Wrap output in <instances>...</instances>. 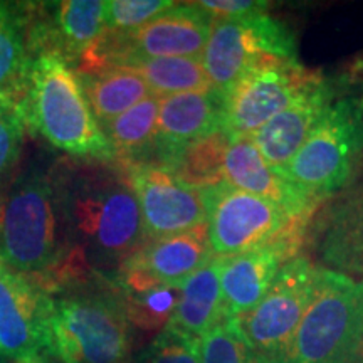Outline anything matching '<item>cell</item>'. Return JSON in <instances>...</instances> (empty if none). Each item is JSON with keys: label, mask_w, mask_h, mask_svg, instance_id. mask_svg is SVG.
<instances>
[{"label": "cell", "mask_w": 363, "mask_h": 363, "mask_svg": "<svg viewBox=\"0 0 363 363\" xmlns=\"http://www.w3.org/2000/svg\"><path fill=\"white\" fill-rule=\"evenodd\" d=\"M174 6L170 0H111L106 9L108 30H131L147 24L167 9Z\"/></svg>", "instance_id": "obj_29"}, {"label": "cell", "mask_w": 363, "mask_h": 363, "mask_svg": "<svg viewBox=\"0 0 363 363\" xmlns=\"http://www.w3.org/2000/svg\"><path fill=\"white\" fill-rule=\"evenodd\" d=\"M106 9L108 2L103 0L33 4L30 54L59 52L72 65L106 30Z\"/></svg>", "instance_id": "obj_13"}, {"label": "cell", "mask_w": 363, "mask_h": 363, "mask_svg": "<svg viewBox=\"0 0 363 363\" xmlns=\"http://www.w3.org/2000/svg\"><path fill=\"white\" fill-rule=\"evenodd\" d=\"M201 363H257L238 321L227 318L201 338Z\"/></svg>", "instance_id": "obj_27"}, {"label": "cell", "mask_w": 363, "mask_h": 363, "mask_svg": "<svg viewBox=\"0 0 363 363\" xmlns=\"http://www.w3.org/2000/svg\"><path fill=\"white\" fill-rule=\"evenodd\" d=\"M222 257L216 256L180 286V299L167 326L201 340L225 320L220 288Z\"/></svg>", "instance_id": "obj_19"}, {"label": "cell", "mask_w": 363, "mask_h": 363, "mask_svg": "<svg viewBox=\"0 0 363 363\" xmlns=\"http://www.w3.org/2000/svg\"><path fill=\"white\" fill-rule=\"evenodd\" d=\"M288 363H363V279L321 269Z\"/></svg>", "instance_id": "obj_6"}, {"label": "cell", "mask_w": 363, "mask_h": 363, "mask_svg": "<svg viewBox=\"0 0 363 363\" xmlns=\"http://www.w3.org/2000/svg\"><path fill=\"white\" fill-rule=\"evenodd\" d=\"M0 363H12V362H11V360H7L6 357H2V355H0Z\"/></svg>", "instance_id": "obj_32"}, {"label": "cell", "mask_w": 363, "mask_h": 363, "mask_svg": "<svg viewBox=\"0 0 363 363\" xmlns=\"http://www.w3.org/2000/svg\"><path fill=\"white\" fill-rule=\"evenodd\" d=\"M199 4L214 17H239L269 9V4L259 0H202Z\"/></svg>", "instance_id": "obj_30"}, {"label": "cell", "mask_w": 363, "mask_h": 363, "mask_svg": "<svg viewBox=\"0 0 363 363\" xmlns=\"http://www.w3.org/2000/svg\"><path fill=\"white\" fill-rule=\"evenodd\" d=\"M19 94L27 130L71 157L115 160L78 71L65 56L49 51L30 57Z\"/></svg>", "instance_id": "obj_2"}, {"label": "cell", "mask_w": 363, "mask_h": 363, "mask_svg": "<svg viewBox=\"0 0 363 363\" xmlns=\"http://www.w3.org/2000/svg\"><path fill=\"white\" fill-rule=\"evenodd\" d=\"M158 108L160 98L150 96L101 126L106 138L110 140L115 158H120L121 165L148 162L152 158Z\"/></svg>", "instance_id": "obj_22"}, {"label": "cell", "mask_w": 363, "mask_h": 363, "mask_svg": "<svg viewBox=\"0 0 363 363\" xmlns=\"http://www.w3.org/2000/svg\"><path fill=\"white\" fill-rule=\"evenodd\" d=\"M353 76H355L357 79L363 81V59L362 61L355 62V67H353Z\"/></svg>", "instance_id": "obj_31"}, {"label": "cell", "mask_w": 363, "mask_h": 363, "mask_svg": "<svg viewBox=\"0 0 363 363\" xmlns=\"http://www.w3.org/2000/svg\"><path fill=\"white\" fill-rule=\"evenodd\" d=\"M130 325L142 331H163L180 299V288L160 284L142 272L121 267L113 279Z\"/></svg>", "instance_id": "obj_20"}, {"label": "cell", "mask_w": 363, "mask_h": 363, "mask_svg": "<svg viewBox=\"0 0 363 363\" xmlns=\"http://www.w3.org/2000/svg\"><path fill=\"white\" fill-rule=\"evenodd\" d=\"M84 93L99 125L110 123L135 104L153 96L147 81L131 67H110L93 74H79Z\"/></svg>", "instance_id": "obj_21"}, {"label": "cell", "mask_w": 363, "mask_h": 363, "mask_svg": "<svg viewBox=\"0 0 363 363\" xmlns=\"http://www.w3.org/2000/svg\"><path fill=\"white\" fill-rule=\"evenodd\" d=\"M303 239L305 234L289 235L238 256L222 257L220 288L225 320L246 315L264 298L283 266L298 256Z\"/></svg>", "instance_id": "obj_14"}, {"label": "cell", "mask_w": 363, "mask_h": 363, "mask_svg": "<svg viewBox=\"0 0 363 363\" xmlns=\"http://www.w3.org/2000/svg\"><path fill=\"white\" fill-rule=\"evenodd\" d=\"M222 130V94L216 89L160 98L157 136L148 162H167L185 148Z\"/></svg>", "instance_id": "obj_17"}, {"label": "cell", "mask_w": 363, "mask_h": 363, "mask_svg": "<svg viewBox=\"0 0 363 363\" xmlns=\"http://www.w3.org/2000/svg\"><path fill=\"white\" fill-rule=\"evenodd\" d=\"M321 76L298 59L259 57L222 94V130L229 136L254 133Z\"/></svg>", "instance_id": "obj_9"}, {"label": "cell", "mask_w": 363, "mask_h": 363, "mask_svg": "<svg viewBox=\"0 0 363 363\" xmlns=\"http://www.w3.org/2000/svg\"><path fill=\"white\" fill-rule=\"evenodd\" d=\"M51 294L30 276L0 264V355L12 363H48Z\"/></svg>", "instance_id": "obj_11"}, {"label": "cell", "mask_w": 363, "mask_h": 363, "mask_svg": "<svg viewBox=\"0 0 363 363\" xmlns=\"http://www.w3.org/2000/svg\"><path fill=\"white\" fill-rule=\"evenodd\" d=\"M229 138L224 160L227 184L276 203L296 219H311V214L321 201L272 169L251 136L239 135Z\"/></svg>", "instance_id": "obj_15"}, {"label": "cell", "mask_w": 363, "mask_h": 363, "mask_svg": "<svg viewBox=\"0 0 363 363\" xmlns=\"http://www.w3.org/2000/svg\"><path fill=\"white\" fill-rule=\"evenodd\" d=\"M48 363H51V362H48Z\"/></svg>", "instance_id": "obj_33"}, {"label": "cell", "mask_w": 363, "mask_h": 363, "mask_svg": "<svg viewBox=\"0 0 363 363\" xmlns=\"http://www.w3.org/2000/svg\"><path fill=\"white\" fill-rule=\"evenodd\" d=\"M142 211L148 240L182 234L207 224L203 190L190 187L155 162L123 165Z\"/></svg>", "instance_id": "obj_12"}, {"label": "cell", "mask_w": 363, "mask_h": 363, "mask_svg": "<svg viewBox=\"0 0 363 363\" xmlns=\"http://www.w3.org/2000/svg\"><path fill=\"white\" fill-rule=\"evenodd\" d=\"M337 98V84L321 76L286 110L271 118L264 126L249 136L259 148L264 160L272 169L281 172L296 155L318 121Z\"/></svg>", "instance_id": "obj_16"}, {"label": "cell", "mask_w": 363, "mask_h": 363, "mask_svg": "<svg viewBox=\"0 0 363 363\" xmlns=\"http://www.w3.org/2000/svg\"><path fill=\"white\" fill-rule=\"evenodd\" d=\"M33 4L0 2V93L21 91L29 66Z\"/></svg>", "instance_id": "obj_23"}, {"label": "cell", "mask_w": 363, "mask_h": 363, "mask_svg": "<svg viewBox=\"0 0 363 363\" xmlns=\"http://www.w3.org/2000/svg\"><path fill=\"white\" fill-rule=\"evenodd\" d=\"M321 278L305 256L286 262L269 291L246 315L234 318L257 363H288L296 333Z\"/></svg>", "instance_id": "obj_7"}, {"label": "cell", "mask_w": 363, "mask_h": 363, "mask_svg": "<svg viewBox=\"0 0 363 363\" xmlns=\"http://www.w3.org/2000/svg\"><path fill=\"white\" fill-rule=\"evenodd\" d=\"M130 321L115 284L52 299L49 352L57 363H128Z\"/></svg>", "instance_id": "obj_4"}, {"label": "cell", "mask_w": 363, "mask_h": 363, "mask_svg": "<svg viewBox=\"0 0 363 363\" xmlns=\"http://www.w3.org/2000/svg\"><path fill=\"white\" fill-rule=\"evenodd\" d=\"M229 140V135L219 130L182 148L163 167L170 169L190 187L199 190L214 189L225 180L224 160Z\"/></svg>", "instance_id": "obj_24"}, {"label": "cell", "mask_w": 363, "mask_h": 363, "mask_svg": "<svg viewBox=\"0 0 363 363\" xmlns=\"http://www.w3.org/2000/svg\"><path fill=\"white\" fill-rule=\"evenodd\" d=\"M142 363H201V340L167 326L147 348Z\"/></svg>", "instance_id": "obj_28"}, {"label": "cell", "mask_w": 363, "mask_h": 363, "mask_svg": "<svg viewBox=\"0 0 363 363\" xmlns=\"http://www.w3.org/2000/svg\"><path fill=\"white\" fill-rule=\"evenodd\" d=\"M207 206V230L212 252L219 257L274 242L289 235L305 234L310 219H296L279 206L257 197L224 180L203 190Z\"/></svg>", "instance_id": "obj_8"}, {"label": "cell", "mask_w": 363, "mask_h": 363, "mask_svg": "<svg viewBox=\"0 0 363 363\" xmlns=\"http://www.w3.org/2000/svg\"><path fill=\"white\" fill-rule=\"evenodd\" d=\"M26 130L19 91L0 93V190L11 182L19 162Z\"/></svg>", "instance_id": "obj_26"}, {"label": "cell", "mask_w": 363, "mask_h": 363, "mask_svg": "<svg viewBox=\"0 0 363 363\" xmlns=\"http://www.w3.org/2000/svg\"><path fill=\"white\" fill-rule=\"evenodd\" d=\"M262 56L296 59V39L267 11L239 17H214L202 52L212 89L224 94Z\"/></svg>", "instance_id": "obj_10"}, {"label": "cell", "mask_w": 363, "mask_h": 363, "mask_svg": "<svg viewBox=\"0 0 363 363\" xmlns=\"http://www.w3.org/2000/svg\"><path fill=\"white\" fill-rule=\"evenodd\" d=\"M126 67L138 72L147 81L153 96L158 98L212 89L201 57L147 59L131 62Z\"/></svg>", "instance_id": "obj_25"}, {"label": "cell", "mask_w": 363, "mask_h": 363, "mask_svg": "<svg viewBox=\"0 0 363 363\" xmlns=\"http://www.w3.org/2000/svg\"><path fill=\"white\" fill-rule=\"evenodd\" d=\"M69 252L56 177L27 170L0 190V264L29 276L56 269Z\"/></svg>", "instance_id": "obj_3"}, {"label": "cell", "mask_w": 363, "mask_h": 363, "mask_svg": "<svg viewBox=\"0 0 363 363\" xmlns=\"http://www.w3.org/2000/svg\"><path fill=\"white\" fill-rule=\"evenodd\" d=\"M214 257L207 224H203L187 233L150 239L121 267L142 272L155 283L180 288Z\"/></svg>", "instance_id": "obj_18"}, {"label": "cell", "mask_w": 363, "mask_h": 363, "mask_svg": "<svg viewBox=\"0 0 363 363\" xmlns=\"http://www.w3.org/2000/svg\"><path fill=\"white\" fill-rule=\"evenodd\" d=\"M363 158V93L337 98L279 174L318 201L337 194Z\"/></svg>", "instance_id": "obj_5"}, {"label": "cell", "mask_w": 363, "mask_h": 363, "mask_svg": "<svg viewBox=\"0 0 363 363\" xmlns=\"http://www.w3.org/2000/svg\"><path fill=\"white\" fill-rule=\"evenodd\" d=\"M56 182L66 217L69 252L56 269L40 276L44 291L121 269L148 242L142 211L125 169L66 163Z\"/></svg>", "instance_id": "obj_1"}]
</instances>
